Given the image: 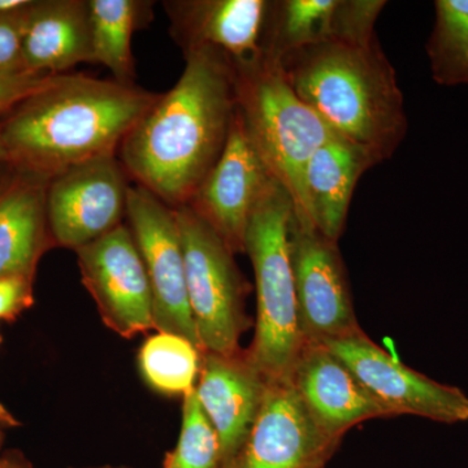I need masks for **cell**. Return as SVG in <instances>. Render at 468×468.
Listing matches in <instances>:
<instances>
[{
  "label": "cell",
  "mask_w": 468,
  "mask_h": 468,
  "mask_svg": "<svg viewBox=\"0 0 468 468\" xmlns=\"http://www.w3.org/2000/svg\"><path fill=\"white\" fill-rule=\"evenodd\" d=\"M0 424L5 428L15 427L18 424L16 419L12 417L11 412L2 403H0Z\"/></svg>",
  "instance_id": "f1b7e54d"
},
{
  "label": "cell",
  "mask_w": 468,
  "mask_h": 468,
  "mask_svg": "<svg viewBox=\"0 0 468 468\" xmlns=\"http://www.w3.org/2000/svg\"><path fill=\"white\" fill-rule=\"evenodd\" d=\"M237 72V112L268 174L284 187L295 220L310 224L304 171L311 156L335 137L313 109L292 90L282 64L263 57Z\"/></svg>",
  "instance_id": "277c9868"
},
{
  "label": "cell",
  "mask_w": 468,
  "mask_h": 468,
  "mask_svg": "<svg viewBox=\"0 0 468 468\" xmlns=\"http://www.w3.org/2000/svg\"><path fill=\"white\" fill-rule=\"evenodd\" d=\"M291 261L304 343H325L360 331L337 243L292 218Z\"/></svg>",
  "instance_id": "30bf717a"
},
{
  "label": "cell",
  "mask_w": 468,
  "mask_h": 468,
  "mask_svg": "<svg viewBox=\"0 0 468 468\" xmlns=\"http://www.w3.org/2000/svg\"><path fill=\"white\" fill-rule=\"evenodd\" d=\"M3 163H8V155L5 143H3L2 132H0V165H3Z\"/></svg>",
  "instance_id": "1f68e13d"
},
{
  "label": "cell",
  "mask_w": 468,
  "mask_h": 468,
  "mask_svg": "<svg viewBox=\"0 0 468 468\" xmlns=\"http://www.w3.org/2000/svg\"><path fill=\"white\" fill-rule=\"evenodd\" d=\"M128 180L116 155L89 160L52 178L46 208L54 245L76 251L122 226Z\"/></svg>",
  "instance_id": "9c48e42d"
},
{
  "label": "cell",
  "mask_w": 468,
  "mask_h": 468,
  "mask_svg": "<svg viewBox=\"0 0 468 468\" xmlns=\"http://www.w3.org/2000/svg\"><path fill=\"white\" fill-rule=\"evenodd\" d=\"M272 181L236 109L220 159L186 206L217 232L233 254L245 252L249 220Z\"/></svg>",
  "instance_id": "4fadbf2b"
},
{
  "label": "cell",
  "mask_w": 468,
  "mask_h": 468,
  "mask_svg": "<svg viewBox=\"0 0 468 468\" xmlns=\"http://www.w3.org/2000/svg\"><path fill=\"white\" fill-rule=\"evenodd\" d=\"M46 73L24 72L0 77V116L7 115L17 104L41 90L52 77Z\"/></svg>",
  "instance_id": "484cf974"
},
{
  "label": "cell",
  "mask_w": 468,
  "mask_h": 468,
  "mask_svg": "<svg viewBox=\"0 0 468 468\" xmlns=\"http://www.w3.org/2000/svg\"><path fill=\"white\" fill-rule=\"evenodd\" d=\"M292 90L349 143L377 163L393 155L408 132L396 70L378 39L329 41L280 58Z\"/></svg>",
  "instance_id": "3957f363"
},
{
  "label": "cell",
  "mask_w": 468,
  "mask_h": 468,
  "mask_svg": "<svg viewBox=\"0 0 468 468\" xmlns=\"http://www.w3.org/2000/svg\"><path fill=\"white\" fill-rule=\"evenodd\" d=\"M23 61L29 72L61 75L80 63H91L89 3L42 0L27 9Z\"/></svg>",
  "instance_id": "ac0fdd59"
},
{
  "label": "cell",
  "mask_w": 468,
  "mask_h": 468,
  "mask_svg": "<svg viewBox=\"0 0 468 468\" xmlns=\"http://www.w3.org/2000/svg\"><path fill=\"white\" fill-rule=\"evenodd\" d=\"M30 3L17 11L0 12V77L27 70L23 61V33Z\"/></svg>",
  "instance_id": "d4e9b609"
},
{
  "label": "cell",
  "mask_w": 468,
  "mask_h": 468,
  "mask_svg": "<svg viewBox=\"0 0 468 468\" xmlns=\"http://www.w3.org/2000/svg\"><path fill=\"white\" fill-rule=\"evenodd\" d=\"M292 218L291 197L273 180L245 234L257 289L255 334L246 353L268 380L288 378L304 345L291 261Z\"/></svg>",
  "instance_id": "5b68a950"
},
{
  "label": "cell",
  "mask_w": 468,
  "mask_h": 468,
  "mask_svg": "<svg viewBox=\"0 0 468 468\" xmlns=\"http://www.w3.org/2000/svg\"><path fill=\"white\" fill-rule=\"evenodd\" d=\"M163 468H223L220 441L196 389L185 394L183 420L175 449L165 455Z\"/></svg>",
  "instance_id": "cb8c5ba5"
},
{
  "label": "cell",
  "mask_w": 468,
  "mask_h": 468,
  "mask_svg": "<svg viewBox=\"0 0 468 468\" xmlns=\"http://www.w3.org/2000/svg\"><path fill=\"white\" fill-rule=\"evenodd\" d=\"M340 0L271 2L263 52L279 61L307 46L334 41Z\"/></svg>",
  "instance_id": "44dd1931"
},
{
  "label": "cell",
  "mask_w": 468,
  "mask_h": 468,
  "mask_svg": "<svg viewBox=\"0 0 468 468\" xmlns=\"http://www.w3.org/2000/svg\"><path fill=\"white\" fill-rule=\"evenodd\" d=\"M0 468H29L27 463L17 457H5L0 460Z\"/></svg>",
  "instance_id": "f546056e"
},
{
  "label": "cell",
  "mask_w": 468,
  "mask_h": 468,
  "mask_svg": "<svg viewBox=\"0 0 468 468\" xmlns=\"http://www.w3.org/2000/svg\"><path fill=\"white\" fill-rule=\"evenodd\" d=\"M48 183L15 169L0 189V279L33 280L42 255L54 246L46 208Z\"/></svg>",
  "instance_id": "e0dca14e"
},
{
  "label": "cell",
  "mask_w": 468,
  "mask_h": 468,
  "mask_svg": "<svg viewBox=\"0 0 468 468\" xmlns=\"http://www.w3.org/2000/svg\"><path fill=\"white\" fill-rule=\"evenodd\" d=\"M81 282L111 331L132 338L154 326L153 292L128 226L77 249Z\"/></svg>",
  "instance_id": "8fae6325"
},
{
  "label": "cell",
  "mask_w": 468,
  "mask_h": 468,
  "mask_svg": "<svg viewBox=\"0 0 468 468\" xmlns=\"http://www.w3.org/2000/svg\"><path fill=\"white\" fill-rule=\"evenodd\" d=\"M270 5L266 0H177L165 7L184 51L217 48L234 66H249L263 57Z\"/></svg>",
  "instance_id": "2e32d148"
},
{
  "label": "cell",
  "mask_w": 468,
  "mask_h": 468,
  "mask_svg": "<svg viewBox=\"0 0 468 468\" xmlns=\"http://www.w3.org/2000/svg\"><path fill=\"white\" fill-rule=\"evenodd\" d=\"M33 304V280L26 277L0 279V320H15Z\"/></svg>",
  "instance_id": "4316f807"
},
{
  "label": "cell",
  "mask_w": 468,
  "mask_h": 468,
  "mask_svg": "<svg viewBox=\"0 0 468 468\" xmlns=\"http://www.w3.org/2000/svg\"><path fill=\"white\" fill-rule=\"evenodd\" d=\"M270 380L255 367L246 350L202 353L196 393L220 441L223 468L250 435Z\"/></svg>",
  "instance_id": "9a60e30c"
},
{
  "label": "cell",
  "mask_w": 468,
  "mask_h": 468,
  "mask_svg": "<svg viewBox=\"0 0 468 468\" xmlns=\"http://www.w3.org/2000/svg\"><path fill=\"white\" fill-rule=\"evenodd\" d=\"M14 167L8 163H3L0 165V189H2L3 185L7 183L9 177H11L12 174H14Z\"/></svg>",
  "instance_id": "4dcf8cb0"
},
{
  "label": "cell",
  "mask_w": 468,
  "mask_h": 468,
  "mask_svg": "<svg viewBox=\"0 0 468 468\" xmlns=\"http://www.w3.org/2000/svg\"><path fill=\"white\" fill-rule=\"evenodd\" d=\"M84 468H126V467L100 466V467H84Z\"/></svg>",
  "instance_id": "836d02e7"
},
{
  "label": "cell",
  "mask_w": 468,
  "mask_h": 468,
  "mask_svg": "<svg viewBox=\"0 0 468 468\" xmlns=\"http://www.w3.org/2000/svg\"><path fill=\"white\" fill-rule=\"evenodd\" d=\"M158 97L116 80L54 76L0 124L8 165L52 180L89 160L116 155Z\"/></svg>",
  "instance_id": "7a4b0ae2"
},
{
  "label": "cell",
  "mask_w": 468,
  "mask_h": 468,
  "mask_svg": "<svg viewBox=\"0 0 468 468\" xmlns=\"http://www.w3.org/2000/svg\"><path fill=\"white\" fill-rule=\"evenodd\" d=\"M126 218L149 277L154 326L158 332L183 335L201 350L187 297L183 245L175 209L149 190L134 185L129 187Z\"/></svg>",
  "instance_id": "52a82bcc"
},
{
  "label": "cell",
  "mask_w": 468,
  "mask_h": 468,
  "mask_svg": "<svg viewBox=\"0 0 468 468\" xmlns=\"http://www.w3.org/2000/svg\"><path fill=\"white\" fill-rule=\"evenodd\" d=\"M0 343H2V335H0Z\"/></svg>",
  "instance_id": "e575fe53"
},
{
  "label": "cell",
  "mask_w": 468,
  "mask_h": 468,
  "mask_svg": "<svg viewBox=\"0 0 468 468\" xmlns=\"http://www.w3.org/2000/svg\"><path fill=\"white\" fill-rule=\"evenodd\" d=\"M322 344L347 366L390 417L414 415L443 424L468 420V396L463 390L403 365L363 329Z\"/></svg>",
  "instance_id": "ba28073f"
},
{
  "label": "cell",
  "mask_w": 468,
  "mask_h": 468,
  "mask_svg": "<svg viewBox=\"0 0 468 468\" xmlns=\"http://www.w3.org/2000/svg\"><path fill=\"white\" fill-rule=\"evenodd\" d=\"M236 109L233 61L217 48L185 50L183 75L126 135L120 162L169 207L189 205L223 154Z\"/></svg>",
  "instance_id": "6da1fadb"
},
{
  "label": "cell",
  "mask_w": 468,
  "mask_h": 468,
  "mask_svg": "<svg viewBox=\"0 0 468 468\" xmlns=\"http://www.w3.org/2000/svg\"><path fill=\"white\" fill-rule=\"evenodd\" d=\"M91 63L101 64L113 80L134 84L132 37L143 26L150 3L138 0H88Z\"/></svg>",
  "instance_id": "ffe728a7"
},
{
  "label": "cell",
  "mask_w": 468,
  "mask_h": 468,
  "mask_svg": "<svg viewBox=\"0 0 468 468\" xmlns=\"http://www.w3.org/2000/svg\"><path fill=\"white\" fill-rule=\"evenodd\" d=\"M3 427L2 424H0V446H2V442H3Z\"/></svg>",
  "instance_id": "d6a6232c"
},
{
  "label": "cell",
  "mask_w": 468,
  "mask_h": 468,
  "mask_svg": "<svg viewBox=\"0 0 468 468\" xmlns=\"http://www.w3.org/2000/svg\"><path fill=\"white\" fill-rule=\"evenodd\" d=\"M340 443L316 426L289 378L270 380L250 435L224 468H324Z\"/></svg>",
  "instance_id": "7c38bea8"
},
{
  "label": "cell",
  "mask_w": 468,
  "mask_h": 468,
  "mask_svg": "<svg viewBox=\"0 0 468 468\" xmlns=\"http://www.w3.org/2000/svg\"><path fill=\"white\" fill-rule=\"evenodd\" d=\"M436 23L427 45L433 79L468 84V0H437Z\"/></svg>",
  "instance_id": "603a6c76"
},
{
  "label": "cell",
  "mask_w": 468,
  "mask_h": 468,
  "mask_svg": "<svg viewBox=\"0 0 468 468\" xmlns=\"http://www.w3.org/2000/svg\"><path fill=\"white\" fill-rule=\"evenodd\" d=\"M32 0H0V12L17 11L27 7Z\"/></svg>",
  "instance_id": "83f0119b"
},
{
  "label": "cell",
  "mask_w": 468,
  "mask_h": 468,
  "mask_svg": "<svg viewBox=\"0 0 468 468\" xmlns=\"http://www.w3.org/2000/svg\"><path fill=\"white\" fill-rule=\"evenodd\" d=\"M378 165L367 151L335 134L309 160L304 194L314 227L337 243L360 176Z\"/></svg>",
  "instance_id": "d6986e66"
},
{
  "label": "cell",
  "mask_w": 468,
  "mask_h": 468,
  "mask_svg": "<svg viewBox=\"0 0 468 468\" xmlns=\"http://www.w3.org/2000/svg\"><path fill=\"white\" fill-rule=\"evenodd\" d=\"M288 378L316 426L335 441L363 421L390 418L324 344L304 343Z\"/></svg>",
  "instance_id": "5bb4252c"
},
{
  "label": "cell",
  "mask_w": 468,
  "mask_h": 468,
  "mask_svg": "<svg viewBox=\"0 0 468 468\" xmlns=\"http://www.w3.org/2000/svg\"><path fill=\"white\" fill-rule=\"evenodd\" d=\"M175 214L199 347L202 353H239L242 335L251 325L245 311L248 282L233 252L189 206L176 208Z\"/></svg>",
  "instance_id": "8992f818"
},
{
  "label": "cell",
  "mask_w": 468,
  "mask_h": 468,
  "mask_svg": "<svg viewBox=\"0 0 468 468\" xmlns=\"http://www.w3.org/2000/svg\"><path fill=\"white\" fill-rule=\"evenodd\" d=\"M202 351L192 341L168 332L150 335L138 353L144 383L165 396H185L196 389Z\"/></svg>",
  "instance_id": "7402d4cb"
}]
</instances>
